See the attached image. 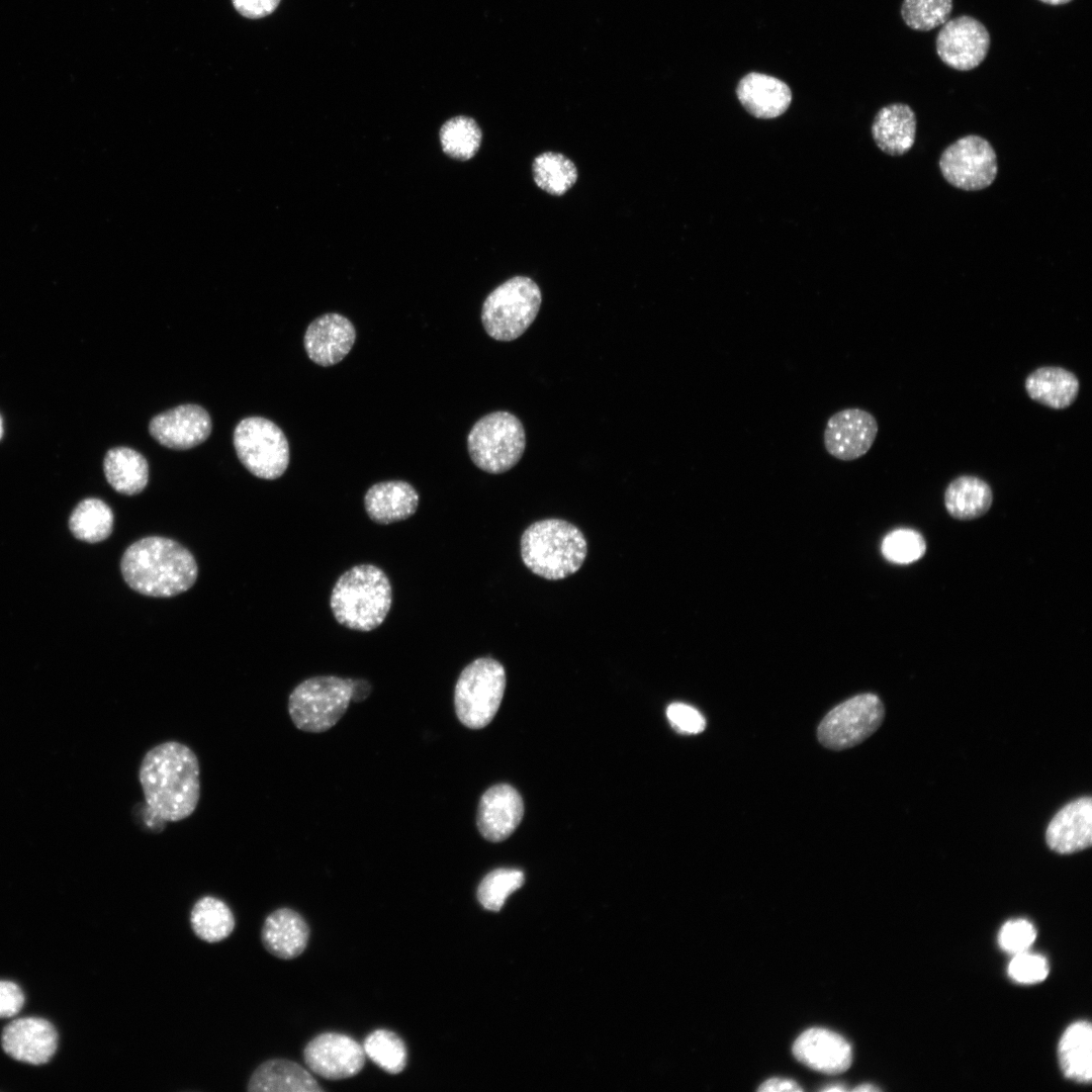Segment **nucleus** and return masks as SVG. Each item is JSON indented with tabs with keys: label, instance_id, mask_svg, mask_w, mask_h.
<instances>
[{
	"label": "nucleus",
	"instance_id": "obj_1",
	"mask_svg": "<svg viewBox=\"0 0 1092 1092\" xmlns=\"http://www.w3.org/2000/svg\"><path fill=\"white\" fill-rule=\"evenodd\" d=\"M199 771L198 758L186 744L172 740L152 747L139 769L148 808L162 821L188 818L200 799Z\"/></svg>",
	"mask_w": 1092,
	"mask_h": 1092
},
{
	"label": "nucleus",
	"instance_id": "obj_2",
	"mask_svg": "<svg viewBox=\"0 0 1092 1092\" xmlns=\"http://www.w3.org/2000/svg\"><path fill=\"white\" fill-rule=\"evenodd\" d=\"M120 570L136 593L155 598L174 597L196 581L197 563L180 543L160 536L144 537L124 551Z\"/></svg>",
	"mask_w": 1092,
	"mask_h": 1092
},
{
	"label": "nucleus",
	"instance_id": "obj_3",
	"mask_svg": "<svg viewBox=\"0 0 1092 1092\" xmlns=\"http://www.w3.org/2000/svg\"><path fill=\"white\" fill-rule=\"evenodd\" d=\"M392 603V588L385 572L372 564H359L336 581L330 599L335 619L357 631H371L382 624Z\"/></svg>",
	"mask_w": 1092,
	"mask_h": 1092
},
{
	"label": "nucleus",
	"instance_id": "obj_4",
	"mask_svg": "<svg viewBox=\"0 0 1092 1092\" xmlns=\"http://www.w3.org/2000/svg\"><path fill=\"white\" fill-rule=\"evenodd\" d=\"M587 554L582 532L573 524L560 519L533 523L521 537L524 564L535 574L550 580L563 579L575 573Z\"/></svg>",
	"mask_w": 1092,
	"mask_h": 1092
},
{
	"label": "nucleus",
	"instance_id": "obj_5",
	"mask_svg": "<svg viewBox=\"0 0 1092 1092\" xmlns=\"http://www.w3.org/2000/svg\"><path fill=\"white\" fill-rule=\"evenodd\" d=\"M541 301V290L537 283L526 276H515L494 288L485 298L481 310L483 328L494 340L513 341L534 322Z\"/></svg>",
	"mask_w": 1092,
	"mask_h": 1092
},
{
	"label": "nucleus",
	"instance_id": "obj_6",
	"mask_svg": "<svg viewBox=\"0 0 1092 1092\" xmlns=\"http://www.w3.org/2000/svg\"><path fill=\"white\" fill-rule=\"evenodd\" d=\"M525 447L524 426L509 412L485 415L473 425L467 437V448L473 463L492 474L513 468L522 458Z\"/></svg>",
	"mask_w": 1092,
	"mask_h": 1092
},
{
	"label": "nucleus",
	"instance_id": "obj_7",
	"mask_svg": "<svg viewBox=\"0 0 1092 1092\" xmlns=\"http://www.w3.org/2000/svg\"><path fill=\"white\" fill-rule=\"evenodd\" d=\"M352 696V678L322 675L307 678L291 692L288 713L301 731L321 733L345 714Z\"/></svg>",
	"mask_w": 1092,
	"mask_h": 1092
},
{
	"label": "nucleus",
	"instance_id": "obj_8",
	"mask_svg": "<svg viewBox=\"0 0 1092 1092\" xmlns=\"http://www.w3.org/2000/svg\"><path fill=\"white\" fill-rule=\"evenodd\" d=\"M506 689V671L490 657L470 662L460 673L454 691V705L459 721L471 729L490 723L496 714Z\"/></svg>",
	"mask_w": 1092,
	"mask_h": 1092
},
{
	"label": "nucleus",
	"instance_id": "obj_9",
	"mask_svg": "<svg viewBox=\"0 0 1092 1092\" xmlns=\"http://www.w3.org/2000/svg\"><path fill=\"white\" fill-rule=\"evenodd\" d=\"M234 446L241 463L256 477L276 479L288 466V441L270 420L261 417L242 420L234 432Z\"/></svg>",
	"mask_w": 1092,
	"mask_h": 1092
},
{
	"label": "nucleus",
	"instance_id": "obj_10",
	"mask_svg": "<svg viewBox=\"0 0 1092 1092\" xmlns=\"http://www.w3.org/2000/svg\"><path fill=\"white\" fill-rule=\"evenodd\" d=\"M884 718L882 700L875 694H859L838 704L823 717L817 727V738L827 749H848L873 735Z\"/></svg>",
	"mask_w": 1092,
	"mask_h": 1092
},
{
	"label": "nucleus",
	"instance_id": "obj_11",
	"mask_svg": "<svg viewBox=\"0 0 1092 1092\" xmlns=\"http://www.w3.org/2000/svg\"><path fill=\"white\" fill-rule=\"evenodd\" d=\"M939 168L952 186L978 191L990 186L998 172L997 156L982 136L969 134L957 140L941 154Z\"/></svg>",
	"mask_w": 1092,
	"mask_h": 1092
},
{
	"label": "nucleus",
	"instance_id": "obj_12",
	"mask_svg": "<svg viewBox=\"0 0 1092 1092\" xmlns=\"http://www.w3.org/2000/svg\"><path fill=\"white\" fill-rule=\"evenodd\" d=\"M990 34L985 25L970 15H960L942 24L936 36V53L948 67L959 71L977 68L987 57Z\"/></svg>",
	"mask_w": 1092,
	"mask_h": 1092
},
{
	"label": "nucleus",
	"instance_id": "obj_13",
	"mask_svg": "<svg viewBox=\"0 0 1092 1092\" xmlns=\"http://www.w3.org/2000/svg\"><path fill=\"white\" fill-rule=\"evenodd\" d=\"M876 418L859 407L834 413L827 421L823 442L827 453L841 461H852L866 455L878 435Z\"/></svg>",
	"mask_w": 1092,
	"mask_h": 1092
},
{
	"label": "nucleus",
	"instance_id": "obj_14",
	"mask_svg": "<svg viewBox=\"0 0 1092 1092\" xmlns=\"http://www.w3.org/2000/svg\"><path fill=\"white\" fill-rule=\"evenodd\" d=\"M304 1062L316 1075L340 1080L358 1074L365 1063L363 1046L349 1035L326 1032L312 1038L304 1048Z\"/></svg>",
	"mask_w": 1092,
	"mask_h": 1092
},
{
	"label": "nucleus",
	"instance_id": "obj_15",
	"mask_svg": "<svg viewBox=\"0 0 1092 1092\" xmlns=\"http://www.w3.org/2000/svg\"><path fill=\"white\" fill-rule=\"evenodd\" d=\"M211 427V419L205 408L187 403L154 417L149 424V432L167 448L187 450L203 443L210 435Z\"/></svg>",
	"mask_w": 1092,
	"mask_h": 1092
},
{
	"label": "nucleus",
	"instance_id": "obj_16",
	"mask_svg": "<svg viewBox=\"0 0 1092 1092\" xmlns=\"http://www.w3.org/2000/svg\"><path fill=\"white\" fill-rule=\"evenodd\" d=\"M58 1045L54 1025L43 1018L25 1017L11 1021L2 1032V1048L11 1058L41 1065L51 1060Z\"/></svg>",
	"mask_w": 1092,
	"mask_h": 1092
},
{
	"label": "nucleus",
	"instance_id": "obj_17",
	"mask_svg": "<svg viewBox=\"0 0 1092 1092\" xmlns=\"http://www.w3.org/2000/svg\"><path fill=\"white\" fill-rule=\"evenodd\" d=\"M355 340V328L347 317L339 313H326L309 324L303 345L312 362L328 367L342 361L351 351Z\"/></svg>",
	"mask_w": 1092,
	"mask_h": 1092
},
{
	"label": "nucleus",
	"instance_id": "obj_18",
	"mask_svg": "<svg viewBox=\"0 0 1092 1092\" xmlns=\"http://www.w3.org/2000/svg\"><path fill=\"white\" fill-rule=\"evenodd\" d=\"M792 1050L799 1062L825 1074H840L850 1067L852 1061L849 1042L826 1028L805 1030L797 1037Z\"/></svg>",
	"mask_w": 1092,
	"mask_h": 1092
},
{
	"label": "nucleus",
	"instance_id": "obj_19",
	"mask_svg": "<svg viewBox=\"0 0 1092 1092\" xmlns=\"http://www.w3.org/2000/svg\"><path fill=\"white\" fill-rule=\"evenodd\" d=\"M524 815V804L516 789L507 784L490 787L480 798L477 827L491 842L507 839L518 827Z\"/></svg>",
	"mask_w": 1092,
	"mask_h": 1092
},
{
	"label": "nucleus",
	"instance_id": "obj_20",
	"mask_svg": "<svg viewBox=\"0 0 1092 1092\" xmlns=\"http://www.w3.org/2000/svg\"><path fill=\"white\" fill-rule=\"evenodd\" d=\"M1045 842L1051 850L1071 854L1092 844V799L1080 797L1061 808L1045 829Z\"/></svg>",
	"mask_w": 1092,
	"mask_h": 1092
},
{
	"label": "nucleus",
	"instance_id": "obj_21",
	"mask_svg": "<svg viewBox=\"0 0 1092 1092\" xmlns=\"http://www.w3.org/2000/svg\"><path fill=\"white\" fill-rule=\"evenodd\" d=\"M736 94L749 114L762 119L782 115L792 102L791 89L784 81L757 72L740 79Z\"/></svg>",
	"mask_w": 1092,
	"mask_h": 1092
},
{
	"label": "nucleus",
	"instance_id": "obj_22",
	"mask_svg": "<svg viewBox=\"0 0 1092 1092\" xmlns=\"http://www.w3.org/2000/svg\"><path fill=\"white\" fill-rule=\"evenodd\" d=\"M416 488L403 480H388L371 485L365 493L364 506L375 523L387 525L412 517L419 506Z\"/></svg>",
	"mask_w": 1092,
	"mask_h": 1092
},
{
	"label": "nucleus",
	"instance_id": "obj_23",
	"mask_svg": "<svg viewBox=\"0 0 1092 1092\" xmlns=\"http://www.w3.org/2000/svg\"><path fill=\"white\" fill-rule=\"evenodd\" d=\"M309 928L303 917L290 908H279L265 919L261 940L271 954L282 960L300 956L306 947Z\"/></svg>",
	"mask_w": 1092,
	"mask_h": 1092
},
{
	"label": "nucleus",
	"instance_id": "obj_24",
	"mask_svg": "<svg viewBox=\"0 0 1092 1092\" xmlns=\"http://www.w3.org/2000/svg\"><path fill=\"white\" fill-rule=\"evenodd\" d=\"M873 139L878 148L890 156H901L911 150L915 143L916 116L904 103L882 107L872 125Z\"/></svg>",
	"mask_w": 1092,
	"mask_h": 1092
},
{
	"label": "nucleus",
	"instance_id": "obj_25",
	"mask_svg": "<svg viewBox=\"0 0 1092 1092\" xmlns=\"http://www.w3.org/2000/svg\"><path fill=\"white\" fill-rule=\"evenodd\" d=\"M1024 388L1035 402L1053 410H1065L1076 401L1080 382L1064 367L1040 366L1027 375Z\"/></svg>",
	"mask_w": 1092,
	"mask_h": 1092
},
{
	"label": "nucleus",
	"instance_id": "obj_26",
	"mask_svg": "<svg viewBox=\"0 0 1092 1092\" xmlns=\"http://www.w3.org/2000/svg\"><path fill=\"white\" fill-rule=\"evenodd\" d=\"M247 1090L250 1092H318L315 1079L300 1065L286 1059H271L260 1064L252 1073Z\"/></svg>",
	"mask_w": 1092,
	"mask_h": 1092
},
{
	"label": "nucleus",
	"instance_id": "obj_27",
	"mask_svg": "<svg viewBox=\"0 0 1092 1092\" xmlns=\"http://www.w3.org/2000/svg\"><path fill=\"white\" fill-rule=\"evenodd\" d=\"M1059 1062L1064 1075L1079 1083L1092 1078V1027L1080 1020L1067 1027L1059 1042Z\"/></svg>",
	"mask_w": 1092,
	"mask_h": 1092
},
{
	"label": "nucleus",
	"instance_id": "obj_28",
	"mask_svg": "<svg viewBox=\"0 0 1092 1092\" xmlns=\"http://www.w3.org/2000/svg\"><path fill=\"white\" fill-rule=\"evenodd\" d=\"M103 468L107 482L121 494H138L148 484V462L141 453L131 448L110 449L105 455Z\"/></svg>",
	"mask_w": 1092,
	"mask_h": 1092
},
{
	"label": "nucleus",
	"instance_id": "obj_29",
	"mask_svg": "<svg viewBox=\"0 0 1092 1092\" xmlns=\"http://www.w3.org/2000/svg\"><path fill=\"white\" fill-rule=\"evenodd\" d=\"M993 503L991 486L974 475H961L949 482L944 506L956 519L973 520L985 515Z\"/></svg>",
	"mask_w": 1092,
	"mask_h": 1092
},
{
	"label": "nucleus",
	"instance_id": "obj_30",
	"mask_svg": "<svg viewBox=\"0 0 1092 1092\" xmlns=\"http://www.w3.org/2000/svg\"><path fill=\"white\" fill-rule=\"evenodd\" d=\"M190 924L198 938L213 943L225 939L233 932L236 920L233 911L222 900L204 896L193 905Z\"/></svg>",
	"mask_w": 1092,
	"mask_h": 1092
},
{
	"label": "nucleus",
	"instance_id": "obj_31",
	"mask_svg": "<svg viewBox=\"0 0 1092 1092\" xmlns=\"http://www.w3.org/2000/svg\"><path fill=\"white\" fill-rule=\"evenodd\" d=\"M114 517L110 507L95 497L85 498L74 509L69 528L79 540L97 543L109 537Z\"/></svg>",
	"mask_w": 1092,
	"mask_h": 1092
},
{
	"label": "nucleus",
	"instance_id": "obj_32",
	"mask_svg": "<svg viewBox=\"0 0 1092 1092\" xmlns=\"http://www.w3.org/2000/svg\"><path fill=\"white\" fill-rule=\"evenodd\" d=\"M534 182L552 195L566 193L577 180V169L566 156L555 152L538 155L532 165Z\"/></svg>",
	"mask_w": 1092,
	"mask_h": 1092
},
{
	"label": "nucleus",
	"instance_id": "obj_33",
	"mask_svg": "<svg viewBox=\"0 0 1092 1092\" xmlns=\"http://www.w3.org/2000/svg\"><path fill=\"white\" fill-rule=\"evenodd\" d=\"M439 136L445 154L466 161L477 153L482 132L473 118L461 115L448 119L441 126Z\"/></svg>",
	"mask_w": 1092,
	"mask_h": 1092
},
{
	"label": "nucleus",
	"instance_id": "obj_34",
	"mask_svg": "<svg viewBox=\"0 0 1092 1092\" xmlns=\"http://www.w3.org/2000/svg\"><path fill=\"white\" fill-rule=\"evenodd\" d=\"M365 1056L389 1074L400 1073L406 1064V1048L402 1039L387 1029H376L364 1040Z\"/></svg>",
	"mask_w": 1092,
	"mask_h": 1092
},
{
	"label": "nucleus",
	"instance_id": "obj_35",
	"mask_svg": "<svg viewBox=\"0 0 1092 1092\" xmlns=\"http://www.w3.org/2000/svg\"><path fill=\"white\" fill-rule=\"evenodd\" d=\"M524 874L514 869H497L487 874L477 889L479 903L487 910L498 911L507 898L522 887Z\"/></svg>",
	"mask_w": 1092,
	"mask_h": 1092
},
{
	"label": "nucleus",
	"instance_id": "obj_36",
	"mask_svg": "<svg viewBox=\"0 0 1092 1092\" xmlns=\"http://www.w3.org/2000/svg\"><path fill=\"white\" fill-rule=\"evenodd\" d=\"M952 0H903L901 15L907 26L929 31L949 19Z\"/></svg>",
	"mask_w": 1092,
	"mask_h": 1092
},
{
	"label": "nucleus",
	"instance_id": "obj_37",
	"mask_svg": "<svg viewBox=\"0 0 1092 1092\" xmlns=\"http://www.w3.org/2000/svg\"><path fill=\"white\" fill-rule=\"evenodd\" d=\"M925 550L924 538L912 529H897L889 533L882 542L884 557L899 564H908L918 560L924 555Z\"/></svg>",
	"mask_w": 1092,
	"mask_h": 1092
},
{
	"label": "nucleus",
	"instance_id": "obj_38",
	"mask_svg": "<svg viewBox=\"0 0 1092 1092\" xmlns=\"http://www.w3.org/2000/svg\"><path fill=\"white\" fill-rule=\"evenodd\" d=\"M1049 974L1046 960L1028 950L1013 954L1008 966L1010 978L1020 984H1035L1043 981Z\"/></svg>",
	"mask_w": 1092,
	"mask_h": 1092
},
{
	"label": "nucleus",
	"instance_id": "obj_39",
	"mask_svg": "<svg viewBox=\"0 0 1092 1092\" xmlns=\"http://www.w3.org/2000/svg\"><path fill=\"white\" fill-rule=\"evenodd\" d=\"M1036 930L1026 919H1012L1007 921L998 933L1000 947L1011 954L1028 950L1034 942Z\"/></svg>",
	"mask_w": 1092,
	"mask_h": 1092
},
{
	"label": "nucleus",
	"instance_id": "obj_40",
	"mask_svg": "<svg viewBox=\"0 0 1092 1092\" xmlns=\"http://www.w3.org/2000/svg\"><path fill=\"white\" fill-rule=\"evenodd\" d=\"M666 716L672 728L680 734H699L706 728L705 717L688 704H670L666 708Z\"/></svg>",
	"mask_w": 1092,
	"mask_h": 1092
},
{
	"label": "nucleus",
	"instance_id": "obj_41",
	"mask_svg": "<svg viewBox=\"0 0 1092 1092\" xmlns=\"http://www.w3.org/2000/svg\"><path fill=\"white\" fill-rule=\"evenodd\" d=\"M23 1003V993L15 983L0 981V1018L14 1016Z\"/></svg>",
	"mask_w": 1092,
	"mask_h": 1092
},
{
	"label": "nucleus",
	"instance_id": "obj_42",
	"mask_svg": "<svg viewBox=\"0 0 1092 1092\" xmlns=\"http://www.w3.org/2000/svg\"><path fill=\"white\" fill-rule=\"evenodd\" d=\"M236 10L247 18L265 17L277 8L280 0H232Z\"/></svg>",
	"mask_w": 1092,
	"mask_h": 1092
},
{
	"label": "nucleus",
	"instance_id": "obj_43",
	"mask_svg": "<svg viewBox=\"0 0 1092 1092\" xmlns=\"http://www.w3.org/2000/svg\"><path fill=\"white\" fill-rule=\"evenodd\" d=\"M758 1091L770 1092V1091H803V1089L793 1080L770 1078L764 1081L757 1089Z\"/></svg>",
	"mask_w": 1092,
	"mask_h": 1092
},
{
	"label": "nucleus",
	"instance_id": "obj_44",
	"mask_svg": "<svg viewBox=\"0 0 1092 1092\" xmlns=\"http://www.w3.org/2000/svg\"><path fill=\"white\" fill-rule=\"evenodd\" d=\"M371 685L365 679H353L352 678V696L351 701L362 702L371 693Z\"/></svg>",
	"mask_w": 1092,
	"mask_h": 1092
},
{
	"label": "nucleus",
	"instance_id": "obj_45",
	"mask_svg": "<svg viewBox=\"0 0 1092 1092\" xmlns=\"http://www.w3.org/2000/svg\"><path fill=\"white\" fill-rule=\"evenodd\" d=\"M879 1090L880 1089L878 1087L873 1086L872 1084H862V1085L857 1086V1087L852 1089V1091H855V1092H857V1091H862V1092H866V1091H879Z\"/></svg>",
	"mask_w": 1092,
	"mask_h": 1092
},
{
	"label": "nucleus",
	"instance_id": "obj_46",
	"mask_svg": "<svg viewBox=\"0 0 1092 1092\" xmlns=\"http://www.w3.org/2000/svg\"><path fill=\"white\" fill-rule=\"evenodd\" d=\"M846 1090L847 1089L845 1087H843L842 1085H838V1084H836L834 1086L831 1085L829 1087H825V1088L822 1089V1091H831V1092H835V1091L842 1092V1091H846Z\"/></svg>",
	"mask_w": 1092,
	"mask_h": 1092
},
{
	"label": "nucleus",
	"instance_id": "obj_47",
	"mask_svg": "<svg viewBox=\"0 0 1092 1092\" xmlns=\"http://www.w3.org/2000/svg\"><path fill=\"white\" fill-rule=\"evenodd\" d=\"M1039 1L1043 2L1045 4H1050V5H1063V4L1070 3L1072 0H1039Z\"/></svg>",
	"mask_w": 1092,
	"mask_h": 1092
},
{
	"label": "nucleus",
	"instance_id": "obj_48",
	"mask_svg": "<svg viewBox=\"0 0 1092 1092\" xmlns=\"http://www.w3.org/2000/svg\"><path fill=\"white\" fill-rule=\"evenodd\" d=\"M1 436H2V421H1V418H0V438H1Z\"/></svg>",
	"mask_w": 1092,
	"mask_h": 1092
}]
</instances>
